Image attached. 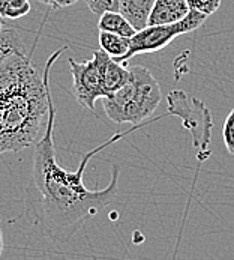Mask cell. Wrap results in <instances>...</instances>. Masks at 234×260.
<instances>
[{
    "instance_id": "obj_1",
    "label": "cell",
    "mask_w": 234,
    "mask_h": 260,
    "mask_svg": "<svg viewBox=\"0 0 234 260\" xmlns=\"http://www.w3.org/2000/svg\"><path fill=\"white\" fill-rule=\"evenodd\" d=\"M48 117L42 137L35 145L33 166L26 188V215L54 242H68L86 220L114 202L119 189V166L111 169V181L102 189H90L84 185V172L89 159L116 140L132 133L138 126L113 136L108 142L89 150L75 172L63 169L56 156L54 123L56 107L51 90H47Z\"/></svg>"
},
{
    "instance_id": "obj_2",
    "label": "cell",
    "mask_w": 234,
    "mask_h": 260,
    "mask_svg": "<svg viewBox=\"0 0 234 260\" xmlns=\"http://www.w3.org/2000/svg\"><path fill=\"white\" fill-rule=\"evenodd\" d=\"M65 50L62 47L48 57L42 75L26 50L14 51L0 62V155L30 148L42 137L50 71Z\"/></svg>"
},
{
    "instance_id": "obj_3",
    "label": "cell",
    "mask_w": 234,
    "mask_h": 260,
    "mask_svg": "<svg viewBox=\"0 0 234 260\" xmlns=\"http://www.w3.org/2000/svg\"><path fill=\"white\" fill-rule=\"evenodd\" d=\"M161 86L143 65L129 67V80L117 92L102 98L104 112L116 123L138 125L159 107Z\"/></svg>"
},
{
    "instance_id": "obj_4",
    "label": "cell",
    "mask_w": 234,
    "mask_h": 260,
    "mask_svg": "<svg viewBox=\"0 0 234 260\" xmlns=\"http://www.w3.org/2000/svg\"><path fill=\"white\" fill-rule=\"evenodd\" d=\"M167 113L177 116L183 126L191 133L197 158L204 161L209 156L213 119L210 110L197 98H189L183 90H171L167 96Z\"/></svg>"
},
{
    "instance_id": "obj_5",
    "label": "cell",
    "mask_w": 234,
    "mask_h": 260,
    "mask_svg": "<svg viewBox=\"0 0 234 260\" xmlns=\"http://www.w3.org/2000/svg\"><path fill=\"white\" fill-rule=\"evenodd\" d=\"M206 15L197 11H189L188 15L176 23L170 24H156V26H146L141 30L129 39V50L123 56L122 62H128L129 59L146 54V53H156L165 47H168L174 39L186 34H191L201 27L206 21Z\"/></svg>"
},
{
    "instance_id": "obj_6",
    "label": "cell",
    "mask_w": 234,
    "mask_h": 260,
    "mask_svg": "<svg viewBox=\"0 0 234 260\" xmlns=\"http://www.w3.org/2000/svg\"><path fill=\"white\" fill-rule=\"evenodd\" d=\"M71 74H72V90L78 104L84 109L95 110V103L99 98H105V90L99 74L98 62L95 57L75 62L69 59Z\"/></svg>"
},
{
    "instance_id": "obj_7",
    "label": "cell",
    "mask_w": 234,
    "mask_h": 260,
    "mask_svg": "<svg viewBox=\"0 0 234 260\" xmlns=\"http://www.w3.org/2000/svg\"><path fill=\"white\" fill-rule=\"evenodd\" d=\"M93 57L98 62L105 96L114 93L126 84V81L129 80V68L123 62H117L114 57L107 54L104 50L93 51Z\"/></svg>"
},
{
    "instance_id": "obj_8",
    "label": "cell",
    "mask_w": 234,
    "mask_h": 260,
    "mask_svg": "<svg viewBox=\"0 0 234 260\" xmlns=\"http://www.w3.org/2000/svg\"><path fill=\"white\" fill-rule=\"evenodd\" d=\"M189 11L186 0H155L147 26L176 23L185 18Z\"/></svg>"
},
{
    "instance_id": "obj_9",
    "label": "cell",
    "mask_w": 234,
    "mask_h": 260,
    "mask_svg": "<svg viewBox=\"0 0 234 260\" xmlns=\"http://www.w3.org/2000/svg\"><path fill=\"white\" fill-rule=\"evenodd\" d=\"M153 3L155 0H120L119 12H122L137 30H141L149 23Z\"/></svg>"
},
{
    "instance_id": "obj_10",
    "label": "cell",
    "mask_w": 234,
    "mask_h": 260,
    "mask_svg": "<svg viewBox=\"0 0 234 260\" xmlns=\"http://www.w3.org/2000/svg\"><path fill=\"white\" fill-rule=\"evenodd\" d=\"M98 29L128 38H132L137 34V29L119 11H108L101 14L98 20Z\"/></svg>"
},
{
    "instance_id": "obj_11",
    "label": "cell",
    "mask_w": 234,
    "mask_h": 260,
    "mask_svg": "<svg viewBox=\"0 0 234 260\" xmlns=\"http://www.w3.org/2000/svg\"><path fill=\"white\" fill-rule=\"evenodd\" d=\"M129 39L128 37H122L117 34L99 30V47L104 50L107 54L114 57L117 62H122L123 56L129 50Z\"/></svg>"
},
{
    "instance_id": "obj_12",
    "label": "cell",
    "mask_w": 234,
    "mask_h": 260,
    "mask_svg": "<svg viewBox=\"0 0 234 260\" xmlns=\"http://www.w3.org/2000/svg\"><path fill=\"white\" fill-rule=\"evenodd\" d=\"M30 11V0H0V17L3 20H20Z\"/></svg>"
},
{
    "instance_id": "obj_13",
    "label": "cell",
    "mask_w": 234,
    "mask_h": 260,
    "mask_svg": "<svg viewBox=\"0 0 234 260\" xmlns=\"http://www.w3.org/2000/svg\"><path fill=\"white\" fill-rule=\"evenodd\" d=\"M24 44L14 29H3L0 32V62L14 51H24Z\"/></svg>"
},
{
    "instance_id": "obj_14",
    "label": "cell",
    "mask_w": 234,
    "mask_h": 260,
    "mask_svg": "<svg viewBox=\"0 0 234 260\" xmlns=\"http://www.w3.org/2000/svg\"><path fill=\"white\" fill-rule=\"evenodd\" d=\"M221 2H222V0H186L189 9L197 11V12H201V14H204L206 17L215 14V12L219 9Z\"/></svg>"
},
{
    "instance_id": "obj_15",
    "label": "cell",
    "mask_w": 234,
    "mask_h": 260,
    "mask_svg": "<svg viewBox=\"0 0 234 260\" xmlns=\"http://www.w3.org/2000/svg\"><path fill=\"white\" fill-rule=\"evenodd\" d=\"M84 2L87 8L96 15H101L108 11H119L120 6V0H84Z\"/></svg>"
},
{
    "instance_id": "obj_16",
    "label": "cell",
    "mask_w": 234,
    "mask_h": 260,
    "mask_svg": "<svg viewBox=\"0 0 234 260\" xmlns=\"http://www.w3.org/2000/svg\"><path fill=\"white\" fill-rule=\"evenodd\" d=\"M222 139H224V145L228 150V153L234 155V109L228 113V116L224 122Z\"/></svg>"
},
{
    "instance_id": "obj_17",
    "label": "cell",
    "mask_w": 234,
    "mask_h": 260,
    "mask_svg": "<svg viewBox=\"0 0 234 260\" xmlns=\"http://www.w3.org/2000/svg\"><path fill=\"white\" fill-rule=\"evenodd\" d=\"M38 2L48 6V8H51V9H63V8L75 5L78 0H38Z\"/></svg>"
},
{
    "instance_id": "obj_18",
    "label": "cell",
    "mask_w": 234,
    "mask_h": 260,
    "mask_svg": "<svg viewBox=\"0 0 234 260\" xmlns=\"http://www.w3.org/2000/svg\"><path fill=\"white\" fill-rule=\"evenodd\" d=\"M3 248H5V242H3V233H2V229H0V257H2Z\"/></svg>"
},
{
    "instance_id": "obj_19",
    "label": "cell",
    "mask_w": 234,
    "mask_h": 260,
    "mask_svg": "<svg viewBox=\"0 0 234 260\" xmlns=\"http://www.w3.org/2000/svg\"><path fill=\"white\" fill-rule=\"evenodd\" d=\"M2 20H3V18H2V17H0V32H2V30H3V21H2Z\"/></svg>"
}]
</instances>
